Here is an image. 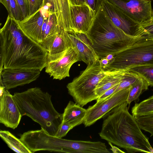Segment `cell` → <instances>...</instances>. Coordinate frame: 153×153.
Returning <instances> with one entry per match:
<instances>
[{
	"label": "cell",
	"mask_w": 153,
	"mask_h": 153,
	"mask_svg": "<svg viewBox=\"0 0 153 153\" xmlns=\"http://www.w3.org/2000/svg\"><path fill=\"white\" fill-rule=\"evenodd\" d=\"M143 33V36L153 39V21L141 25Z\"/></svg>",
	"instance_id": "obj_30"
},
{
	"label": "cell",
	"mask_w": 153,
	"mask_h": 153,
	"mask_svg": "<svg viewBox=\"0 0 153 153\" xmlns=\"http://www.w3.org/2000/svg\"><path fill=\"white\" fill-rule=\"evenodd\" d=\"M102 7L114 24L125 33L131 36H143L141 25L133 21L116 6L104 0Z\"/></svg>",
	"instance_id": "obj_10"
},
{
	"label": "cell",
	"mask_w": 153,
	"mask_h": 153,
	"mask_svg": "<svg viewBox=\"0 0 153 153\" xmlns=\"http://www.w3.org/2000/svg\"><path fill=\"white\" fill-rule=\"evenodd\" d=\"M126 70L137 74L145 80L149 86L153 87V65L137 66Z\"/></svg>",
	"instance_id": "obj_24"
},
{
	"label": "cell",
	"mask_w": 153,
	"mask_h": 153,
	"mask_svg": "<svg viewBox=\"0 0 153 153\" xmlns=\"http://www.w3.org/2000/svg\"><path fill=\"white\" fill-rule=\"evenodd\" d=\"M40 71L25 68H3L0 71V84L7 90L29 84L39 77Z\"/></svg>",
	"instance_id": "obj_11"
},
{
	"label": "cell",
	"mask_w": 153,
	"mask_h": 153,
	"mask_svg": "<svg viewBox=\"0 0 153 153\" xmlns=\"http://www.w3.org/2000/svg\"><path fill=\"white\" fill-rule=\"evenodd\" d=\"M70 47L66 31L61 28L57 33L55 39L50 47L48 53L54 54L62 52Z\"/></svg>",
	"instance_id": "obj_21"
},
{
	"label": "cell",
	"mask_w": 153,
	"mask_h": 153,
	"mask_svg": "<svg viewBox=\"0 0 153 153\" xmlns=\"http://www.w3.org/2000/svg\"><path fill=\"white\" fill-rule=\"evenodd\" d=\"M42 7L47 9L51 14L56 13L54 0H43Z\"/></svg>",
	"instance_id": "obj_33"
},
{
	"label": "cell",
	"mask_w": 153,
	"mask_h": 153,
	"mask_svg": "<svg viewBox=\"0 0 153 153\" xmlns=\"http://www.w3.org/2000/svg\"><path fill=\"white\" fill-rule=\"evenodd\" d=\"M72 32L86 34L88 32L95 13L86 4L70 5Z\"/></svg>",
	"instance_id": "obj_13"
},
{
	"label": "cell",
	"mask_w": 153,
	"mask_h": 153,
	"mask_svg": "<svg viewBox=\"0 0 153 153\" xmlns=\"http://www.w3.org/2000/svg\"><path fill=\"white\" fill-rule=\"evenodd\" d=\"M51 14H48L45 17L44 22L43 23L42 28V41L44 38L45 31L46 30V27L47 26V23L48 22L49 18L50 15Z\"/></svg>",
	"instance_id": "obj_35"
},
{
	"label": "cell",
	"mask_w": 153,
	"mask_h": 153,
	"mask_svg": "<svg viewBox=\"0 0 153 153\" xmlns=\"http://www.w3.org/2000/svg\"><path fill=\"white\" fill-rule=\"evenodd\" d=\"M20 7L23 14V19L28 16L29 7L28 0H16Z\"/></svg>",
	"instance_id": "obj_31"
},
{
	"label": "cell",
	"mask_w": 153,
	"mask_h": 153,
	"mask_svg": "<svg viewBox=\"0 0 153 153\" xmlns=\"http://www.w3.org/2000/svg\"><path fill=\"white\" fill-rule=\"evenodd\" d=\"M140 77L135 73L126 70L123 78L113 94L120 90L130 88L136 82Z\"/></svg>",
	"instance_id": "obj_25"
},
{
	"label": "cell",
	"mask_w": 153,
	"mask_h": 153,
	"mask_svg": "<svg viewBox=\"0 0 153 153\" xmlns=\"http://www.w3.org/2000/svg\"><path fill=\"white\" fill-rule=\"evenodd\" d=\"M0 136L8 147L14 152L18 153H31L19 139L9 131L1 130Z\"/></svg>",
	"instance_id": "obj_20"
},
{
	"label": "cell",
	"mask_w": 153,
	"mask_h": 153,
	"mask_svg": "<svg viewBox=\"0 0 153 153\" xmlns=\"http://www.w3.org/2000/svg\"><path fill=\"white\" fill-rule=\"evenodd\" d=\"M0 71L3 68H25L41 71L48 51L26 34L18 21L9 15L0 30Z\"/></svg>",
	"instance_id": "obj_1"
},
{
	"label": "cell",
	"mask_w": 153,
	"mask_h": 153,
	"mask_svg": "<svg viewBox=\"0 0 153 153\" xmlns=\"http://www.w3.org/2000/svg\"><path fill=\"white\" fill-rule=\"evenodd\" d=\"M86 113V109L70 101L62 113V122L69 123L74 128L83 123Z\"/></svg>",
	"instance_id": "obj_16"
},
{
	"label": "cell",
	"mask_w": 153,
	"mask_h": 153,
	"mask_svg": "<svg viewBox=\"0 0 153 153\" xmlns=\"http://www.w3.org/2000/svg\"><path fill=\"white\" fill-rule=\"evenodd\" d=\"M22 116L13 95L5 89L3 94L0 96V123L14 129Z\"/></svg>",
	"instance_id": "obj_12"
},
{
	"label": "cell",
	"mask_w": 153,
	"mask_h": 153,
	"mask_svg": "<svg viewBox=\"0 0 153 153\" xmlns=\"http://www.w3.org/2000/svg\"><path fill=\"white\" fill-rule=\"evenodd\" d=\"M134 117L153 114V95L139 103H136L131 108Z\"/></svg>",
	"instance_id": "obj_22"
},
{
	"label": "cell",
	"mask_w": 153,
	"mask_h": 153,
	"mask_svg": "<svg viewBox=\"0 0 153 153\" xmlns=\"http://www.w3.org/2000/svg\"><path fill=\"white\" fill-rule=\"evenodd\" d=\"M108 143L111 147V148L110 149L113 153H125L124 152L122 151L117 146H114L111 143L108 142Z\"/></svg>",
	"instance_id": "obj_38"
},
{
	"label": "cell",
	"mask_w": 153,
	"mask_h": 153,
	"mask_svg": "<svg viewBox=\"0 0 153 153\" xmlns=\"http://www.w3.org/2000/svg\"><path fill=\"white\" fill-rule=\"evenodd\" d=\"M129 88L120 90L89 106L86 109V115L83 123L85 126H91L99 120L107 116L116 108L126 102Z\"/></svg>",
	"instance_id": "obj_7"
},
{
	"label": "cell",
	"mask_w": 153,
	"mask_h": 153,
	"mask_svg": "<svg viewBox=\"0 0 153 153\" xmlns=\"http://www.w3.org/2000/svg\"><path fill=\"white\" fill-rule=\"evenodd\" d=\"M135 117L141 129L153 136V114Z\"/></svg>",
	"instance_id": "obj_26"
},
{
	"label": "cell",
	"mask_w": 153,
	"mask_h": 153,
	"mask_svg": "<svg viewBox=\"0 0 153 153\" xmlns=\"http://www.w3.org/2000/svg\"><path fill=\"white\" fill-rule=\"evenodd\" d=\"M10 0H0V2L7 9L9 15L10 14Z\"/></svg>",
	"instance_id": "obj_37"
},
{
	"label": "cell",
	"mask_w": 153,
	"mask_h": 153,
	"mask_svg": "<svg viewBox=\"0 0 153 153\" xmlns=\"http://www.w3.org/2000/svg\"><path fill=\"white\" fill-rule=\"evenodd\" d=\"M153 65V39L142 36L128 48L114 55L103 68L126 71L133 67Z\"/></svg>",
	"instance_id": "obj_6"
},
{
	"label": "cell",
	"mask_w": 153,
	"mask_h": 153,
	"mask_svg": "<svg viewBox=\"0 0 153 153\" xmlns=\"http://www.w3.org/2000/svg\"><path fill=\"white\" fill-rule=\"evenodd\" d=\"M152 153H153V148L152 150Z\"/></svg>",
	"instance_id": "obj_41"
},
{
	"label": "cell",
	"mask_w": 153,
	"mask_h": 153,
	"mask_svg": "<svg viewBox=\"0 0 153 153\" xmlns=\"http://www.w3.org/2000/svg\"><path fill=\"white\" fill-rule=\"evenodd\" d=\"M61 28L58 24L56 13L51 14L49 17L44 38L40 44L48 51L54 40L57 33Z\"/></svg>",
	"instance_id": "obj_19"
},
{
	"label": "cell",
	"mask_w": 153,
	"mask_h": 153,
	"mask_svg": "<svg viewBox=\"0 0 153 153\" xmlns=\"http://www.w3.org/2000/svg\"><path fill=\"white\" fill-rule=\"evenodd\" d=\"M70 5H80L86 4L85 0H68Z\"/></svg>",
	"instance_id": "obj_36"
},
{
	"label": "cell",
	"mask_w": 153,
	"mask_h": 153,
	"mask_svg": "<svg viewBox=\"0 0 153 153\" xmlns=\"http://www.w3.org/2000/svg\"><path fill=\"white\" fill-rule=\"evenodd\" d=\"M151 21H153V9H152V16Z\"/></svg>",
	"instance_id": "obj_40"
},
{
	"label": "cell",
	"mask_w": 153,
	"mask_h": 153,
	"mask_svg": "<svg viewBox=\"0 0 153 153\" xmlns=\"http://www.w3.org/2000/svg\"><path fill=\"white\" fill-rule=\"evenodd\" d=\"M104 0H85V3L88 5L96 13Z\"/></svg>",
	"instance_id": "obj_32"
},
{
	"label": "cell",
	"mask_w": 153,
	"mask_h": 153,
	"mask_svg": "<svg viewBox=\"0 0 153 153\" xmlns=\"http://www.w3.org/2000/svg\"><path fill=\"white\" fill-rule=\"evenodd\" d=\"M73 128V126L69 123L62 122L55 136L62 138Z\"/></svg>",
	"instance_id": "obj_28"
},
{
	"label": "cell",
	"mask_w": 153,
	"mask_h": 153,
	"mask_svg": "<svg viewBox=\"0 0 153 153\" xmlns=\"http://www.w3.org/2000/svg\"><path fill=\"white\" fill-rule=\"evenodd\" d=\"M79 61H80L79 56L71 47L58 53H48L45 71L53 79L61 80L70 76L71 66Z\"/></svg>",
	"instance_id": "obj_8"
},
{
	"label": "cell",
	"mask_w": 153,
	"mask_h": 153,
	"mask_svg": "<svg viewBox=\"0 0 153 153\" xmlns=\"http://www.w3.org/2000/svg\"><path fill=\"white\" fill-rule=\"evenodd\" d=\"M126 71H110L109 73L103 78L96 87L95 93L98 97L107 90L120 83L123 78Z\"/></svg>",
	"instance_id": "obj_18"
},
{
	"label": "cell",
	"mask_w": 153,
	"mask_h": 153,
	"mask_svg": "<svg viewBox=\"0 0 153 153\" xmlns=\"http://www.w3.org/2000/svg\"><path fill=\"white\" fill-rule=\"evenodd\" d=\"M126 101L116 108L103 120L101 138L127 152L152 153L149 138L142 132L135 117L128 111Z\"/></svg>",
	"instance_id": "obj_2"
},
{
	"label": "cell",
	"mask_w": 153,
	"mask_h": 153,
	"mask_svg": "<svg viewBox=\"0 0 153 153\" xmlns=\"http://www.w3.org/2000/svg\"><path fill=\"white\" fill-rule=\"evenodd\" d=\"M149 86L147 82L140 77L136 82L129 88L126 101L128 105H129L131 102L138 99L142 91L147 90Z\"/></svg>",
	"instance_id": "obj_23"
},
{
	"label": "cell",
	"mask_w": 153,
	"mask_h": 153,
	"mask_svg": "<svg viewBox=\"0 0 153 153\" xmlns=\"http://www.w3.org/2000/svg\"><path fill=\"white\" fill-rule=\"evenodd\" d=\"M100 60L101 65L103 68L107 66L110 62L106 57L101 59Z\"/></svg>",
	"instance_id": "obj_39"
},
{
	"label": "cell",
	"mask_w": 153,
	"mask_h": 153,
	"mask_svg": "<svg viewBox=\"0 0 153 153\" xmlns=\"http://www.w3.org/2000/svg\"><path fill=\"white\" fill-rule=\"evenodd\" d=\"M70 47L79 56L80 61L88 65L99 58L86 34L66 32Z\"/></svg>",
	"instance_id": "obj_14"
},
{
	"label": "cell",
	"mask_w": 153,
	"mask_h": 153,
	"mask_svg": "<svg viewBox=\"0 0 153 153\" xmlns=\"http://www.w3.org/2000/svg\"><path fill=\"white\" fill-rule=\"evenodd\" d=\"M110 72L102 68L98 58L88 65L77 77L68 83L66 87L68 94L75 103L83 107L98 97L95 93L97 85Z\"/></svg>",
	"instance_id": "obj_5"
},
{
	"label": "cell",
	"mask_w": 153,
	"mask_h": 153,
	"mask_svg": "<svg viewBox=\"0 0 153 153\" xmlns=\"http://www.w3.org/2000/svg\"><path fill=\"white\" fill-rule=\"evenodd\" d=\"M51 14L42 7L32 15L18 22L21 29L27 36L37 43L42 42V28L45 17Z\"/></svg>",
	"instance_id": "obj_15"
},
{
	"label": "cell",
	"mask_w": 153,
	"mask_h": 153,
	"mask_svg": "<svg viewBox=\"0 0 153 153\" xmlns=\"http://www.w3.org/2000/svg\"><path fill=\"white\" fill-rule=\"evenodd\" d=\"M86 34L100 59L108 55L116 54L142 36L133 37L125 33L114 24L101 5Z\"/></svg>",
	"instance_id": "obj_4"
},
{
	"label": "cell",
	"mask_w": 153,
	"mask_h": 153,
	"mask_svg": "<svg viewBox=\"0 0 153 153\" xmlns=\"http://www.w3.org/2000/svg\"><path fill=\"white\" fill-rule=\"evenodd\" d=\"M22 116L37 123L48 134L55 136L62 122V114L55 109L51 96L35 87L13 95Z\"/></svg>",
	"instance_id": "obj_3"
},
{
	"label": "cell",
	"mask_w": 153,
	"mask_h": 153,
	"mask_svg": "<svg viewBox=\"0 0 153 153\" xmlns=\"http://www.w3.org/2000/svg\"><path fill=\"white\" fill-rule=\"evenodd\" d=\"M54 2L59 26L68 32H72L68 0H54Z\"/></svg>",
	"instance_id": "obj_17"
},
{
	"label": "cell",
	"mask_w": 153,
	"mask_h": 153,
	"mask_svg": "<svg viewBox=\"0 0 153 153\" xmlns=\"http://www.w3.org/2000/svg\"><path fill=\"white\" fill-rule=\"evenodd\" d=\"M28 0L29 7V16H30L40 9L42 5L43 0Z\"/></svg>",
	"instance_id": "obj_29"
},
{
	"label": "cell",
	"mask_w": 153,
	"mask_h": 153,
	"mask_svg": "<svg viewBox=\"0 0 153 153\" xmlns=\"http://www.w3.org/2000/svg\"><path fill=\"white\" fill-rule=\"evenodd\" d=\"M116 6L129 18L141 25L149 22L152 8L151 0H106Z\"/></svg>",
	"instance_id": "obj_9"
},
{
	"label": "cell",
	"mask_w": 153,
	"mask_h": 153,
	"mask_svg": "<svg viewBox=\"0 0 153 153\" xmlns=\"http://www.w3.org/2000/svg\"><path fill=\"white\" fill-rule=\"evenodd\" d=\"M120 83L116 84L106 90L96 100L97 102L102 100L113 94L117 89Z\"/></svg>",
	"instance_id": "obj_34"
},
{
	"label": "cell",
	"mask_w": 153,
	"mask_h": 153,
	"mask_svg": "<svg viewBox=\"0 0 153 153\" xmlns=\"http://www.w3.org/2000/svg\"><path fill=\"white\" fill-rule=\"evenodd\" d=\"M10 14L8 15L18 21L23 20L22 11L16 0H10Z\"/></svg>",
	"instance_id": "obj_27"
}]
</instances>
